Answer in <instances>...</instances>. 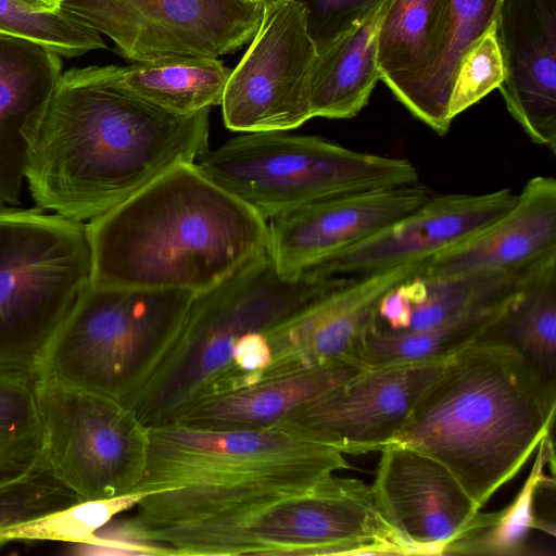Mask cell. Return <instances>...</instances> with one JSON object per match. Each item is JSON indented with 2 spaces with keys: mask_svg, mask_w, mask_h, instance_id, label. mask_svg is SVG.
Instances as JSON below:
<instances>
[{
  "mask_svg": "<svg viewBox=\"0 0 556 556\" xmlns=\"http://www.w3.org/2000/svg\"><path fill=\"white\" fill-rule=\"evenodd\" d=\"M497 330L556 382V258L531 279Z\"/></svg>",
  "mask_w": 556,
  "mask_h": 556,
  "instance_id": "29",
  "label": "cell"
},
{
  "mask_svg": "<svg viewBox=\"0 0 556 556\" xmlns=\"http://www.w3.org/2000/svg\"><path fill=\"white\" fill-rule=\"evenodd\" d=\"M388 3L317 49L309 79L313 117L352 118L368 103L380 80L378 36Z\"/></svg>",
  "mask_w": 556,
  "mask_h": 556,
  "instance_id": "23",
  "label": "cell"
},
{
  "mask_svg": "<svg viewBox=\"0 0 556 556\" xmlns=\"http://www.w3.org/2000/svg\"><path fill=\"white\" fill-rule=\"evenodd\" d=\"M62 67L54 51L0 34V205L20 204L29 151Z\"/></svg>",
  "mask_w": 556,
  "mask_h": 556,
  "instance_id": "21",
  "label": "cell"
},
{
  "mask_svg": "<svg viewBox=\"0 0 556 556\" xmlns=\"http://www.w3.org/2000/svg\"><path fill=\"white\" fill-rule=\"evenodd\" d=\"M116 65L63 72L27 159L40 210L78 222L208 151V113L178 114L127 88Z\"/></svg>",
  "mask_w": 556,
  "mask_h": 556,
  "instance_id": "1",
  "label": "cell"
},
{
  "mask_svg": "<svg viewBox=\"0 0 556 556\" xmlns=\"http://www.w3.org/2000/svg\"><path fill=\"white\" fill-rule=\"evenodd\" d=\"M42 463L38 376L0 369V483L20 478Z\"/></svg>",
  "mask_w": 556,
  "mask_h": 556,
  "instance_id": "28",
  "label": "cell"
},
{
  "mask_svg": "<svg viewBox=\"0 0 556 556\" xmlns=\"http://www.w3.org/2000/svg\"><path fill=\"white\" fill-rule=\"evenodd\" d=\"M194 294L91 286L54 337L37 376L130 407L172 346Z\"/></svg>",
  "mask_w": 556,
  "mask_h": 556,
  "instance_id": "7",
  "label": "cell"
},
{
  "mask_svg": "<svg viewBox=\"0 0 556 556\" xmlns=\"http://www.w3.org/2000/svg\"><path fill=\"white\" fill-rule=\"evenodd\" d=\"M92 287L205 291L268 249V225L181 164L86 224Z\"/></svg>",
  "mask_w": 556,
  "mask_h": 556,
  "instance_id": "3",
  "label": "cell"
},
{
  "mask_svg": "<svg viewBox=\"0 0 556 556\" xmlns=\"http://www.w3.org/2000/svg\"><path fill=\"white\" fill-rule=\"evenodd\" d=\"M431 257L340 277L324 294L265 334L270 359L260 380L336 361L362 363L363 342L377 319L381 299L402 281L422 274Z\"/></svg>",
  "mask_w": 556,
  "mask_h": 556,
  "instance_id": "16",
  "label": "cell"
},
{
  "mask_svg": "<svg viewBox=\"0 0 556 556\" xmlns=\"http://www.w3.org/2000/svg\"><path fill=\"white\" fill-rule=\"evenodd\" d=\"M432 197L419 182L318 201L267 222L276 269L296 277L413 213Z\"/></svg>",
  "mask_w": 556,
  "mask_h": 556,
  "instance_id": "17",
  "label": "cell"
},
{
  "mask_svg": "<svg viewBox=\"0 0 556 556\" xmlns=\"http://www.w3.org/2000/svg\"><path fill=\"white\" fill-rule=\"evenodd\" d=\"M446 358L366 367L278 425L343 454L381 451L399 434Z\"/></svg>",
  "mask_w": 556,
  "mask_h": 556,
  "instance_id": "15",
  "label": "cell"
},
{
  "mask_svg": "<svg viewBox=\"0 0 556 556\" xmlns=\"http://www.w3.org/2000/svg\"><path fill=\"white\" fill-rule=\"evenodd\" d=\"M0 34L34 41L64 58L106 48L99 31L65 9L42 12L17 0H0Z\"/></svg>",
  "mask_w": 556,
  "mask_h": 556,
  "instance_id": "30",
  "label": "cell"
},
{
  "mask_svg": "<svg viewBox=\"0 0 556 556\" xmlns=\"http://www.w3.org/2000/svg\"><path fill=\"white\" fill-rule=\"evenodd\" d=\"M506 109L536 144L556 152V0H502L495 22Z\"/></svg>",
  "mask_w": 556,
  "mask_h": 556,
  "instance_id": "19",
  "label": "cell"
},
{
  "mask_svg": "<svg viewBox=\"0 0 556 556\" xmlns=\"http://www.w3.org/2000/svg\"><path fill=\"white\" fill-rule=\"evenodd\" d=\"M80 503L42 463L0 483V545L12 541L63 539V514Z\"/></svg>",
  "mask_w": 556,
  "mask_h": 556,
  "instance_id": "26",
  "label": "cell"
},
{
  "mask_svg": "<svg viewBox=\"0 0 556 556\" xmlns=\"http://www.w3.org/2000/svg\"><path fill=\"white\" fill-rule=\"evenodd\" d=\"M123 533L170 555L382 554L392 542L370 486L334 475L306 491L262 504Z\"/></svg>",
  "mask_w": 556,
  "mask_h": 556,
  "instance_id": "6",
  "label": "cell"
},
{
  "mask_svg": "<svg viewBox=\"0 0 556 556\" xmlns=\"http://www.w3.org/2000/svg\"><path fill=\"white\" fill-rule=\"evenodd\" d=\"M306 11V28L316 50L367 17L384 0H294Z\"/></svg>",
  "mask_w": 556,
  "mask_h": 556,
  "instance_id": "33",
  "label": "cell"
},
{
  "mask_svg": "<svg viewBox=\"0 0 556 556\" xmlns=\"http://www.w3.org/2000/svg\"><path fill=\"white\" fill-rule=\"evenodd\" d=\"M552 254L520 270L425 278L426 291L410 313L405 331L434 327L462 314L500 302L521 291L552 260ZM404 332V331H402Z\"/></svg>",
  "mask_w": 556,
  "mask_h": 556,
  "instance_id": "27",
  "label": "cell"
},
{
  "mask_svg": "<svg viewBox=\"0 0 556 556\" xmlns=\"http://www.w3.org/2000/svg\"><path fill=\"white\" fill-rule=\"evenodd\" d=\"M517 194L504 188L482 194L432 195L413 213L307 270L317 276H357L409 260L433 256L465 241L506 213Z\"/></svg>",
  "mask_w": 556,
  "mask_h": 556,
  "instance_id": "18",
  "label": "cell"
},
{
  "mask_svg": "<svg viewBox=\"0 0 556 556\" xmlns=\"http://www.w3.org/2000/svg\"><path fill=\"white\" fill-rule=\"evenodd\" d=\"M43 460L80 502L132 494L150 428L109 397L38 377Z\"/></svg>",
  "mask_w": 556,
  "mask_h": 556,
  "instance_id": "11",
  "label": "cell"
},
{
  "mask_svg": "<svg viewBox=\"0 0 556 556\" xmlns=\"http://www.w3.org/2000/svg\"><path fill=\"white\" fill-rule=\"evenodd\" d=\"M197 166L266 222L318 201L419 179L407 160L285 131L247 132L208 150Z\"/></svg>",
  "mask_w": 556,
  "mask_h": 556,
  "instance_id": "9",
  "label": "cell"
},
{
  "mask_svg": "<svg viewBox=\"0 0 556 556\" xmlns=\"http://www.w3.org/2000/svg\"><path fill=\"white\" fill-rule=\"evenodd\" d=\"M556 254V180L535 176L514 205L465 241L433 255L425 278L513 271Z\"/></svg>",
  "mask_w": 556,
  "mask_h": 556,
  "instance_id": "20",
  "label": "cell"
},
{
  "mask_svg": "<svg viewBox=\"0 0 556 556\" xmlns=\"http://www.w3.org/2000/svg\"><path fill=\"white\" fill-rule=\"evenodd\" d=\"M230 73L218 59L195 55L138 61L117 68L127 88L178 114L220 105Z\"/></svg>",
  "mask_w": 556,
  "mask_h": 556,
  "instance_id": "24",
  "label": "cell"
},
{
  "mask_svg": "<svg viewBox=\"0 0 556 556\" xmlns=\"http://www.w3.org/2000/svg\"><path fill=\"white\" fill-rule=\"evenodd\" d=\"M91 285L86 224L40 208L1 207L0 369L36 374Z\"/></svg>",
  "mask_w": 556,
  "mask_h": 556,
  "instance_id": "8",
  "label": "cell"
},
{
  "mask_svg": "<svg viewBox=\"0 0 556 556\" xmlns=\"http://www.w3.org/2000/svg\"><path fill=\"white\" fill-rule=\"evenodd\" d=\"M63 9L134 62L232 53L252 40L264 12L252 0H67Z\"/></svg>",
  "mask_w": 556,
  "mask_h": 556,
  "instance_id": "12",
  "label": "cell"
},
{
  "mask_svg": "<svg viewBox=\"0 0 556 556\" xmlns=\"http://www.w3.org/2000/svg\"><path fill=\"white\" fill-rule=\"evenodd\" d=\"M316 54L301 3L265 4L258 29L225 87L220 105L226 127L286 131L311 119L309 79Z\"/></svg>",
  "mask_w": 556,
  "mask_h": 556,
  "instance_id": "13",
  "label": "cell"
},
{
  "mask_svg": "<svg viewBox=\"0 0 556 556\" xmlns=\"http://www.w3.org/2000/svg\"><path fill=\"white\" fill-rule=\"evenodd\" d=\"M370 489L379 516L406 555L445 554L496 516L481 513L444 465L403 444L381 450Z\"/></svg>",
  "mask_w": 556,
  "mask_h": 556,
  "instance_id": "14",
  "label": "cell"
},
{
  "mask_svg": "<svg viewBox=\"0 0 556 556\" xmlns=\"http://www.w3.org/2000/svg\"><path fill=\"white\" fill-rule=\"evenodd\" d=\"M556 382L505 339L450 355L392 443L444 465L481 509L551 433Z\"/></svg>",
  "mask_w": 556,
  "mask_h": 556,
  "instance_id": "2",
  "label": "cell"
},
{
  "mask_svg": "<svg viewBox=\"0 0 556 556\" xmlns=\"http://www.w3.org/2000/svg\"><path fill=\"white\" fill-rule=\"evenodd\" d=\"M525 288L500 302L424 330L388 332L374 323L365 336L361 361L366 367H371L446 358L463 346L492 336Z\"/></svg>",
  "mask_w": 556,
  "mask_h": 556,
  "instance_id": "25",
  "label": "cell"
},
{
  "mask_svg": "<svg viewBox=\"0 0 556 556\" xmlns=\"http://www.w3.org/2000/svg\"><path fill=\"white\" fill-rule=\"evenodd\" d=\"M502 0H389L378 36V66L395 99L437 134L460 64L496 21Z\"/></svg>",
  "mask_w": 556,
  "mask_h": 556,
  "instance_id": "10",
  "label": "cell"
},
{
  "mask_svg": "<svg viewBox=\"0 0 556 556\" xmlns=\"http://www.w3.org/2000/svg\"><path fill=\"white\" fill-rule=\"evenodd\" d=\"M252 1L258 2V3H262L263 5H265V4H267V3H269V2H271L274 0H252Z\"/></svg>",
  "mask_w": 556,
  "mask_h": 556,
  "instance_id": "35",
  "label": "cell"
},
{
  "mask_svg": "<svg viewBox=\"0 0 556 556\" xmlns=\"http://www.w3.org/2000/svg\"><path fill=\"white\" fill-rule=\"evenodd\" d=\"M546 438V437H545ZM540 442L531 475L515 501L497 511L493 522L480 531L454 543L445 554L519 555L526 546L532 528H539L534 517V494L545 480L543 467L553 451L551 442Z\"/></svg>",
  "mask_w": 556,
  "mask_h": 556,
  "instance_id": "31",
  "label": "cell"
},
{
  "mask_svg": "<svg viewBox=\"0 0 556 556\" xmlns=\"http://www.w3.org/2000/svg\"><path fill=\"white\" fill-rule=\"evenodd\" d=\"M349 463L339 450L283 425L211 430L150 428L144 471L132 493L134 531L180 525L306 491Z\"/></svg>",
  "mask_w": 556,
  "mask_h": 556,
  "instance_id": "4",
  "label": "cell"
},
{
  "mask_svg": "<svg viewBox=\"0 0 556 556\" xmlns=\"http://www.w3.org/2000/svg\"><path fill=\"white\" fill-rule=\"evenodd\" d=\"M339 278L283 276L267 249L216 286L195 293L172 346L130 408L153 428L173 424L199 403L233 390L238 344L286 323Z\"/></svg>",
  "mask_w": 556,
  "mask_h": 556,
  "instance_id": "5",
  "label": "cell"
},
{
  "mask_svg": "<svg viewBox=\"0 0 556 556\" xmlns=\"http://www.w3.org/2000/svg\"><path fill=\"white\" fill-rule=\"evenodd\" d=\"M357 361H336L285 375L207 399L177 421L211 430H250L276 426L365 369Z\"/></svg>",
  "mask_w": 556,
  "mask_h": 556,
  "instance_id": "22",
  "label": "cell"
},
{
  "mask_svg": "<svg viewBox=\"0 0 556 556\" xmlns=\"http://www.w3.org/2000/svg\"><path fill=\"white\" fill-rule=\"evenodd\" d=\"M35 10L42 12H59L67 0H17Z\"/></svg>",
  "mask_w": 556,
  "mask_h": 556,
  "instance_id": "34",
  "label": "cell"
},
{
  "mask_svg": "<svg viewBox=\"0 0 556 556\" xmlns=\"http://www.w3.org/2000/svg\"><path fill=\"white\" fill-rule=\"evenodd\" d=\"M495 22L460 64L448 104V116L452 121L498 88L504 78Z\"/></svg>",
  "mask_w": 556,
  "mask_h": 556,
  "instance_id": "32",
  "label": "cell"
}]
</instances>
